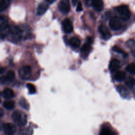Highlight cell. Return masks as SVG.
Instances as JSON below:
<instances>
[{
  "label": "cell",
  "mask_w": 135,
  "mask_h": 135,
  "mask_svg": "<svg viewBox=\"0 0 135 135\" xmlns=\"http://www.w3.org/2000/svg\"><path fill=\"white\" fill-rule=\"evenodd\" d=\"M69 43L71 46L75 48H78L80 46L81 41L79 38L76 37H73L69 40Z\"/></svg>",
  "instance_id": "cell-17"
},
{
  "label": "cell",
  "mask_w": 135,
  "mask_h": 135,
  "mask_svg": "<svg viewBox=\"0 0 135 135\" xmlns=\"http://www.w3.org/2000/svg\"><path fill=\"white\" fill-rule=\"evenodd\" d=\"M126 85L130 89H132L134 85V79L132 77H130L126 82Z\"/></svg>",
  "instance_id": "cell-24"
},
{
  "label": "cell",
  "mask_w": 135,
  "mask_h": 135,
  "mask_svg": "<svg viewBox=\"0 0 135 135\" xmlns=\"http://www.w3.org/2000/svg\"><path fill=\"white\" fill-rule=\"evenodd\" d=\"M26 87L28 89V92L30 94H34L36 92V88L35 86L31 83H27L26 85Z\"/></svg>",
  "instance_id": "cell-26"
},
{
  "label": "cell",
  "mask_w": 135,
  "mask_h": 135,
  "mask_svg": "<svg viewBox=\"0 0 135 135\" xmlns=\"http://www.w3.org/2000/svg\"><path fill=\"white\" fill-rule=\"evenodd\" d=\"M90 43L86 42L85 43L81 49V53L83 57H85L89 54L92 50V47Z\"/></svg>",
  "instance_id": "cell-12"
},
{
  "label": "cell",
  "mask_w": 135,
  "mask_h": 135,
  "mask_svg": "<svg viewBox=\"0 0 135 135\" xmlns=\"http://www.w3.org/2000/svg\"><path fill=\"white\" fill-rule=\"evenodd\" d=\"M59 11L63 14H68L70 10V4L68 0H61L58 5Z\"/></svg>",
  "instance_id": "cell-7"
},
{
  "label": "cell",
  "mask_w": 135,
  "mask_h": 135,
  "mask_svg": "<svg viewBox=\"0 0 135 135\" xmlns=\"http://www.w3.org/2000/svg\"><path fill=\"white\" fill-rule=\"evenodd\" d=\"M10 0H0V12L5 11L10 5Z\"/></svg>",
  "instance_id": "cell-19"
},
{
  "label": "cell",
  "mask_w": 135,
  "mask_h": 135,
  "mask_svg": "<svg viewBox=\"0 0 135 135\" xmlns=\"http://www.w3.org/2000/svg\"><path fill=\"white\" fill-rule=\"evenodd\" d=\"M99 32L104 40H108L111 37V33L109 29L104 25H101L99 27Z\"/></svg>",
  "instance_id": "cell-10"
},
{
  "label": "cell",
  "mask_w": 135,
  "mask_h": 135,
  "mask_svg": "<svg viewBox=\"0 0 135 135\" xmlns=\"http://www.w3.org/2000/svg\"><path fill=\"white\" fill-rule=\"evenodd\" d=\"M15 73L13 71L10 70L7 72L5 77L2 79V82L3 83H7L12 82L15 78Z\"/></svg>",
  "instance_id": "cell-13"
},
{
  "label": "cell",
  "mask_w": 135,
  "mask_h": 135,
  "mask_svg": "<svg viewBox=\"0 0 135 135\" xmlns=\"http://www.w3.org/2000/svg\"><path fill=\"white\" fill-rule=\"evenodd\" d=\"M126 78V74L124 72L120 71H118L116 73L114 78L116 81L118 82H121L125 80Z\"/></svg>",
  "instance_id": "cell-18"
},
{
  "label": "cell",
  "mask_w": 135,
  "mask_h": 135,
  "mask_svg": "<svg viewBox=\"0 0 135 135\" xmlns=\"http://www.w3.org/2000/svg\"><path fill=\"white\" fill-rule=\"evenodd\" d=\"M109 26L112 30H119L122 27V23L120 19L116 16L112 17L109 21Z\"/></svg>",
  "instance_id": "cell-5"
},
{
  "label": "cell",
  "mask_w": 135,
  "mask_h": 135,
  "mask_svg": "<svg viewBox=\"0 0 135 135\" xmlns=\"http://www.w3.org/2000/svg\"><path fill=\"white\" fill-rule=\"evenodd\" d=\"M1 78H0V80H1Z\"/></svg>",
  "instance_id": "cell-34"
},
{
  "label": "cell",
  "mask_w": 135,
  "mask_h": 135,
  "mask_svg": "<svg viewBox=\"0 0 135 135\" xmlns=\"http://www.w3.org/2000/svg\"><path fill=\"white\" fill-rule=\"evenodd\" d=\"M113 51H114V52H115L117 53H118L122 54L125 57L128 56V54L126 52H125L121 48H120V47H119L118 46H114L113 47Z\"/></svg>",
  "instance_id": "cell-25"
},
{
  "label": "cell",
  "mask_w": 135,
  "mask_h": 135,
  "mask_svg": "<svg viewBox=\"0 0 135 135\" xmlns=\"http://www.w3.org/2000/svg\"><path fill=\"white\" fill-rule=\"evenodd\" d=\"M20 77L23 79H28L31 75V68L28 65H25L21 68L19 71Z\"/></svg>",
  "instance_id": "cell-6"
},
{
  "label": "cell",
  "mask_w": 135,
  "mask_h": 135,
  "mask_svg": "<svg viewBox=\"0 0 135 135\" xmlns=\"http://www.w3.org/2000/svg\"><path fill=\"white\" fill-rule=\"evenodd\" d=\"M8 27L6 18L3 16H0V34L2 36H5L6 33H8Z\"/></svg>",
  "instance_id": "cell-3"
},
{
  "label": "cell",
  "mask_w": 135,
  "mask_h": 135,
  "mask_svg": "<svg viewBox=\"0 0 135 135\" xmlns=\"http://www.w3.org/2000/svg\"><path fill=\"white\" fill-rule=\"evenodd\" d=\"M3 124L2 122L1 121H0V131H1L2 129L3 128Z\"/></svg>",
  "instance_id": "cell-30"
},
{
  "label": "cell",
  "mask_w": 135,
  "mask_h": 135,
  "mask_svg": "<svg viewBox=\"0 0 135 135\" xmlns=\"http://www.w3.org/2000/svg\"><path fill=\"white\" fill-rule=\"evenodd\" d=\"M5 71V69L2 67H0V74L3 73Z\"/></svg>",
  "instance_id": "cell-29"
},
{
  "label": "cell",
  "mask_w": 135,
  "mask_h": 135,
  "mask_svg": "<svg viewBox=\"0 0 135 135\" xmlns=\"http://www.w3.org/2000/svg\"><path fill=\"white\" fill-rule=\"evenodd\" d=\"M47 1H50V0H47Z\"/></svg>",
  "instance_id": "cell-33"
},
{
  "label": "cell",
  "mask_w": 135,
  "mask_h": 135,
  "mask_svg": "<svg viewBox=\"0 0 135 135\" xmlns=\"http://www.w3.org/2000/svg\"><path fill=\"white\" fill-rule=\"evenodd\" d=\"M19 104L20 106L26 110H28L30 109V105L27 100L23 97L20 98L19 100Z\"/></svg>",
  "instance_id": "cell-20"
},
{
  "label": "cell",
  "mask_w": 135,
  "mask_h": 135,
  "mask_svg": "<svg viewBox=\"0 0 135 135\" xmlns=\"http://www.w3.org/2000/svg\"><path fill=\"white\" fill-rule=\"evenodd\" d=\"M63 28L66 33H70L73 30V26L72 23L70 19L65 18L62 22Z\"/></svg>",
  "instance_id": "cell-9"
},
{
  "label": "cell",
  "mask_w": 135,
  "mask_h": 135,
  "mask_svg": "<svg viewBox=\"0 0 135 135\" xmlns=\"http://www.w3.org/2000/svg\"><path fill=\"white\" fill-rule=\"evenodd\" d=\"M126 70L127 71H128L129 73L134 74V71H135V65L134 63H130L128 64L126 68Z\"/></svg>",
  "instance_id": "cell-23"
},
{
  "label": "cell",
  "mask_w": 135,
  "mask_h": 135,
  "mask_svg": "<svg viewBox=\"0 0 135 135\" xmlns=\"http://www.w3.org/2000/svg\"><path fill=\"white\" fill-rule=\"evenodd\" d=\"M83 9L82 8V4L81 2H78V4H77V6H76V11L77 12H81L82 11Z\"/></svg>",
  "instance_id": "cell-27"
},
{
  "label": "cell",
  "mask_w": 135,
  "mask_h": 135,
  "mask_svg": "<svg viewBox=\"0 0 135 135\" xmlns=\"http://www.w3.org/2000/svg\"><path fill=\"white\" fill-rule=\"evenodd\" d=\"M115 10L119 13L120 18L123 21H128L131 17V12L126 5H122L115 8Z\"/></svg>",
  "instance_id": "cell-2"
},
{
  "label": "cell",
  "mask_w": 135,
  "mask_h": 135,
  "mask_svg": "<svg viewBox=\"0 0 135 135\" xmlns=\"http://www.w3.org/2000/svg\"><path fill=\"white\" fill-rule=\"evenodd\" d=\"M86 4L88 5H91L97 12H100L103 8L102 0H86Z\"/></svg>",
  "instance_id": "cell-4"
},
{
  "label": "cell",
  "mask_w": 135,
  "mask_h": 135,
  "mask_svg": "<svg viewBox=\"0 0 135 135\" xmlns=\"http://www.w3.org/2000/svg\"><path fill=\"white\" fill-rule=\"evenodd\" d=\"M3 129L6 134L11 135L14 134L16 130L15 126L11 123H6L3 124Z\"/></svg>",
  "instance_id": "cell-8"
},
{
  "label": "cell",
  "mask_w": 135,
  "mask_h": 135,
  "mask_svg": "<svg viewBox=\"0 0 135 135\" xmlns=\"http://www.w3.org/2000/svg\"><path fill=\"white\" fill-rule=\"evenodd\" d=\"M4 115V111L3 110L0 108V118H2Z\"/></svg>",
  "instance_id": "cell-28"
},
{
  "label": "cell",
  "mask_w": 135,
  "mask_h": 135,
  "mask_svg": "<svg viewBox=\"0 0 135 135\" xmlns=\"http://www.w3.org/2000/svg\"><path fill=\"white\" fill-rule=\"evenodd\" d=\"M117 89L118 92L122 97L126 99L129 97L130 96L129 92L128 90V89L126 88H125L124 86L120 85L117 86Z\"/></svg>",
  "instance_id": "cell-14"
},
{
  "label": "cell",
  "mask_w": 135,
  "mask_h": 135,
  "mask_svg": "<svg viewBox=\"0 0 135 135\" xmlns=\"http://www.w3.org/2000/svg\"><path fill=\"white\" fill-rule=\"evenodd\" d=\"M2 95L3 97L6 99L13 98L14 97V93L13 91L8 88H6L4 89L2 92Z\"/></svg>",
  "instance_id": "cell-16"
},
{
  "label": "cell",
  "mask_w": 135,
  "mask_h": 135,
  "mask_svg": "<svg viewBox=\"0 0 135 135\" xmlns=\"http://www.w3.org/2000/svg\"><path fill=\"white\" fill-rule=\"evenodd\" d=\"M100 134L101 135H111L114 134V133L112 131L109 127L104 126L102 128Z\"/></svg>",
  "instance_id": "cell-22"
},
{
  "label": "cell",
  "mask_w": 135,
  "mask_h": 135,
  "mask_svg": "<svg viewBox=\"0 0 135 135\" xmlns=\"http://www.w3.org/2000/svg\"><path fill=\"white\" fill-rule=\"evenodd\" d=\"M120 62L117 59H113L109 64V70L111 72L117 71L120 68Z\"/></svg>",
  "instance_id": "cell-11"
},
{
  "label": "cell",
  "mask_w": 135,
  "mask_h": 135,
  "mask_svg": "<svg viewBox=\"0 0 135 135\" xmlns=\"http://www.w3.org/2000/svg\"><path fill=\"white\" fill-rule=\"evenodd\" d=\"M3 105L7 110H12L15 107V102L12 100H6L4 102Z\"/></svg>",
  "instance_id": "cell-21"
},
{
  "label": "cell",
  "mask_w": 135,
  "mask_h": 135,
  "mask_svg": "<svg viewBox=\"0 0 135 135\" xmlns=\"http://www.w3.org/2000/svg\"><path fill=\"white\" fill-rule=\"evenodd\" d=\"M1 98H0V103H1Z\"/></svg>",
  "instance_id": "cell-32"
},
{
  "label": "cell",
  "mask_w": 135,
  "mask_h": 135,
  "mask_svg": "<svg viewBox=\"0 0 135 135\" xmlns=\"http://www.w3.org/2000/svg\"><path fill=\"white\" fill-rule=\"evenodd\" d=\"M12 119L13 121L20 127L25 126L27 122V115L20 110H16L13 113Z\"/></svg>",
  "instance_id": "cell-1"
},
{
  "label": "cell",
  "mask_w": 135,
  "mask_h": 135,
  "mask_svg": "<svg viewBox=\"0 0 135 135\" xmlns=\"http://www.w3.org/2000/svg\"><path fill=\"white\" fill-rule=\"evenodd\" d=\"M72 1L73 4L74 5H75L76 3H77V2L78 1V0H72Z\"/></svg>",
  "instance_id": "cell-31"
},
{
  "label": "cell",
  "mask_w": 135,
  "mask_h": 135,
  "mask_svg": "<svg viewBox=\"0 0 135 135\" xmlns=\"http://www.w3.org/2000/svg\"><path fill=\"white\" fill-rule=\"evenodd\" d=\"M49 8V5L46 3H42L40 4L37 8L36 14L38 15H42L44 14Z\"/></svg>",
  "instance_id": "cell-15"
}]
</instances>
